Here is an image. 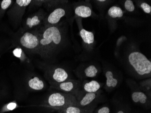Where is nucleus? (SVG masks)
<instances>
[{"label": "nucleus", "mask_w": 151, "mask_h": 113, "mask_svg": "<svg viewBox=\"0 0 151 113\" xmlns=\"http://www.w3.org/2000/svg\"><path fill=\"white\" fill-rule=\"evenodd\" d=\"M40 38L39 55L49 63L65 46V27L58 24L52 26H42L38 29Z\"/></svg>", "instance_id": "obj_1"}, {"label": "nucleus", "mask_w": 151, "mask_h": 113, "mask_svg": "<svg viewBox=\"0 0 151 113\" xmlns=\"http://www.w3.org/2000/svg\"><path fill=\"white\" fill-rule=\"evenodd\" d=\"M127 63L131 73L138 78H151V60L140 52L134 51L130 53Z\"/></svg>", "instance_id": "obj_2"}, {"label": "nucleus", "mask_w": 151, "mask_h": 113, "mask_svg": "<svg viewBox=\"0 0 151 113\" xmlns=\"http://www.w3.org/2000/svg\"><path fill=\"white\" fill-rule=\"evenodd\" d=\"M77 105V100L74 95L62 92H52L47 96L42 103V107L58 110L69 105Z\"/></svg>", "instance_id": "obj_3"}, {"label": "nucleus", "mask_w": 151, "mask_h": 113, "mask_svg": "<svg viewBox=\"0 0 151 113\" xmlns=\"http://www.w3.org/2000/svg\"><path fill=\"white\" fill-rule=\"evenodd\" d=\"M19 44L27 53L35 54L40 53V38L38 29L24 30L20 35Z\"/></svg>", "instance_id": "obj_4"}, {"label": "nucleus", "mask_w": 151, "mask_h": 113, "mask_svg": "<svg viewBox=\"0 0 151 113\" xmlns=\"http://www.w3.org/2000/svg\"><path fill=\"white\" fill-rule=\"evenodd\" d=\"M40 67L44 76L50 84L60 83L71 79L70 74L63 67L50 63H44Z\"/></svg>", "instance_id": "obj_5"}, {"label": "nucleus", "mask_w": 151, "mask_h": 113, "mask_svg": "<svg viewBox=\"0 0 151 113\" xmlns=\"http://www.w3.org/2000/svg\"><path fill=\"white\" fill-rule=\"evenodd\" d=\"M68 1H63L47 13L45 18L43 26H48L56 25L59 24L61 19L65 17L69 12L70 7L67 4Z\"/></svg>", "instance_id": "obj_6"}, {"label": "nucleus", "mask_w": 151, "mask_h": 113, "mask_svg": "<svg viewBox=\"0 0 151 113\" xmlns=\"http://www.w3.org/2000/svg\"><path fill=\"white\" fill-rule=\"evenodd\" d=\"M48 13L40 8L37 12L31 14L25 19L23 24L24 30H36L43 25L44 20Z\"/></svg>", "instance_id": "obj_7"}, {"label": "nucleus", "mask_w": 151, "mask_h": 113, "mask_svg": "<svg viewBox=\"0 0 151 113\" xmlns=\"http://www.w3.org/2000/svg\"><path fill=\"white\" fill-rule=\"evenodd\" d=\"M32 2L31 0H17L8 12V15L15 24L19 25L27 7Z\"/></svg>", "instance_id": "obj_8"}, {"label": "nucleus", "mask_w": 151, "mask_h": 113, "mask_svg": "<svg viewBox=\"0 0 151 113\" xmlns=\"http://www.w3.org/2000/svg\"><path fill=\"white\" fill-rule=\"evenodd\" d=\"M82 82L80 80L71 78L60 83H52L50 85L51 88L75 96L81 90Z\"/></svg>", "instance_id": "obj_9"}, {"label": "nucleus", "mask_w": 151, "mask_h": 113, "mask_svg": "<svg viewBox=\"0 0 151 113\" xmlns=\"http://www.w3.org/2000/svg\"><path fill=\"white\" fill-rule=\"evenodd\" d=\"M99 96V92L96 93H87L81 90L75 96L77 100L76 106L81 108L89 107L94 103V101Z\"/></svg>", "instance_id": "obj_10"}, {"label": "nucleus", "mask_w": 151, "mask_h": 113, "mask_svg": "<svg viewBox=\"0 0 151 113\" xmlns=\"http://www.w3.org/2000/svg\"><path fill=\"white\" fill-rule=\"evenodd\" d=\"M131 99L134 103L147 108L151 107V97L139 89V86L133 89L131 93Z\"/></svg>", "instance_id": "obj_11"}, {"label": "nucleus", "mask_w": 151, "mask_h": 113, "mask_svg": "<svg viewBox=\"0 0 151 113\" xmlns=\"http://www.w3.org/2000/svg\"><path fill=\"white\" fill-rule=\"evenodd\" d=\"M26 86L29 91H40L44 90L46 86L44 80L38 76L33 75L26 80Z\"/></svg>", "instance_id": "obj_12"}, {"label": "nucleus", "mask_w": 151, "mask_h": 113, "mask_svg": "<svg viewBox=\"0 0 151 113\" xmlns=\"http://www.w3.org/2000/svg\"><path fill=\"white\" fill-rule=\"evenodd\" d=\"M77 22L79 29V34L85 45L91 46L94 44L95 36L93 32L88 31L82 27L81 19L77 17Z\"/></svg>", "instance_id": "obj_13"}, {"label": "nucleus", "mask_w": 151, "mask_h": 113, "mask_svg": "<svg viewBox=\"0 0 151 113\" xmlns=\"http://www.w3.org/2000/svg\"><path fill=\"white\" fill-rule=\"evenodd\" d=\"M96 107V104H93L89 107L81 108L76 105H69L62 109H60L61 113H93Z\"/></svg>", "instance_id": "obj_14"}, {"label": "nucleus", "mask_w": 151, "mask_h": 113, "mask_svg": "<svg viewBox=\"0 0 151 113\" xmlns=\"http://www.w3.org/2000/svg\"><path fill=\"white\" fill-rule=\"evenodd\" d=\"M99 70L96 66L92 64L87 65L78 70L77 74L81 78H95L99 73Z\"/></svg>", "instance_id": "obj_15"}, {"label": "nucleus", "mask_w": 151, "mask_h": 113, "mask_svg": "<svg viewBox=\"0 0 151 113\" xmlns=\"http://www.w3.org/2000/svg\"><path fill=\"white\" fill-rule=\"evenodd\" d=\"M105 75L106 78L105 88L107 91H112L118 86L119 80L113 71L111 70H107L105 72Z\"/></svg>", "instance_id": "obj_16"}, {"label": "nucleus", "mask_w": 151, "mask_h": 113, "mask_svg": "<svg viewBox=\"0 0 151 113\" xmlns=\"http://www.w3.org/2000/svg\"><path fill=\"white\" fill-rule=\"evenodd\" d=\"M101 84L95 80L82 81L81 90L87 93H96L99 92Z\"/></svg>", "instance_id": "obj_17"}, {"label": "nucleus", "mask_w": 151, "mask_h": 113, "mask_svg": "<svg viewBox=\"0 0 151 113\" xmlns=\"http://www.w3.org/2000/svg\"><path fill=\"white\" fill-rule=\"evenodd\" d=\"M75 15L78 18H88L91 17L92 10L89 6L84 4L76 5L74 7Z\"/></svg>", "instance_id": "obj_18"}, {"label": "nucleus", "mask_w": 151, "mask_h": 113, "mask_svg": "<svg viewBox=\"0 0 151 113\" xmlns=\"http://www.w3.org/2000/svg\"><path fill=\"white\" fill-rule=\"evenodd\" d=\"M108 15L113 19L121 18L124 15V12L118 6H112L109 9Z\"/></svg>", "instance_id": "obj_19"}, {"label": "nucleus", "mask_w": 151, "mask_h": 113, "mask_svg": "<svg viewBox=\"0 0 151 113\" xmlns=\"http://www.w3.org/2000/svg\"><path fill=\"white\" fill-rule=\"evenodd\" d=\"M139 88L147 95L151 97V78L145 79L139 83Z\"/></svg>", "instance_id": "obj_20"}, {"label": "nucleus", "mask_w": 151, "mask_h": 113, "mask_svg": "<svg viewBox=\"0 0 151 113\" xmlns=\"http://www.w3.org/2000/svg\"><path fill=\"white\" fill-rule=\"evenodd\" d=\"M19 107V105L16 101L10 102L4 104L0 109V113H5L15 110Z\"/></svg>", "instance_id": "obj_21"}, {"label": "nucleus", "mask_w": 151, "mask_h": 113, "mask_svg": "<svg viewBox=\"0 0 151 113\" xmlns=\"http://www.w3.org/2000/svg\"><path fill=\"white\" fill-rule=\"evenodd\" d=\"M13 54L15 57L19 58L21 62L22 63H25L28 64H29L30 62L28 58L24 55V53L23 52L22 49L20 48H17L13 50Z\"/></svg>", "instance_id": "obj_22"}, {"label": "nucleus", "mask_w": 151, "mask_h": 113, "mask_svg": "<svg viewBox=\"0 0 151 113\" xmlns=\"http://www.w3.org/2000/svg\"><path fill=\"white\" fill-rule=\"evenodd\" d=\"M13 3L12 0H3L1 3V8H0V17H2L6 10Z\"/></svg>", "instance_id": "obj_23"}, {"label": "nucleus", "mask_w": 151, "mask_h": 113, "mask_svg": "<svg viewBox=\"0 0 151 113\" xmlns=\"http://www.w3.org/2000/svg\"><path fill=\"white\" fill-rule=\"evenodd\" d=\"M124 7L125 9L130 12H134L135 9L134 2L131 0H127L124 1Z\"/></svg>", "instance_id": "obj_24"}, {"label": "nucleus", "mask_w": 151, "mask_h": 113, "mask_svg": "<svg viewBox=\"0 0 151 113\" xmlns=\"http://www.w3.org/2000/svg\"><path fill=\"white\" fill-rule=\"evenodd\" d=\"M140 8L142 11L147 14H151V7L150 5L146 2H142L140 3L139 5Z\"/></svg>", "instance_id": "obj_25"}, {"label": "nucleus", "mask_w": 151, "mask_h": 113, "mask_svg": "<svg viewBox=\"0 0 151 113\" xmlns=\"http://www.w3.org/2000/svg\"><path fill=\"white\" fill-rule=\"evenodd\" d=\"M111 109L108 106L105 105L99 108L95 109L93 113H110Z\"/></svg>", "instance_id": "obj_26"}, {"label": "nucleus", "mask_w": 151, "mask_h": 113, "mask_svg": "<svg viewBox=\"0 0 151 113\" xmlns=\"http://www.w3.org/2000/svg\"><path fill=\"white\" fill-rule=\"evenodd\" d=\"M126 40H127V38H126V36H122L119 37V38L118 39L117 42H116V46H120L121 44H122L124 41Z\"/></svg>", "instance_id": "obj_27"}, {"label": "nucleus", "mask_w": 151, "mask_h": 113, "mask_svg": "<svg viewBox=\"0 0 151 113\" xmlns=\"http://www.w3.org/2000/svg\"><path fill=\"white\" fill-rule=\"evenodd\" d=\"M115 113H130L129 110L127 109H125L123 108H120L118 109L117 110L115 111Z\"/></svg>", "instance_id": "obj_28"}, {"label": "nucleus", "mask_w": 151, "mask_h": 113, "mask_svg": "<svg viewBox=\"0 0 151 113\" xmlns=\"http://www.w3.org/2000/svg\"><path fill=\"white\" fill-rule=\"evenodd\" d=\"M58 113H61V112H59V111H58Z\"/></svg>", "instance_id": "obj_29"}]
</instances>
